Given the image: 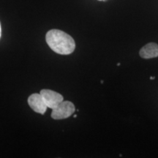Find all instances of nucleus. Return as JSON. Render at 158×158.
I'll use <instances>...</instances> for the list:
<instances>
[{"label":"nucleus","mask_w":158,"mask_h":158,"mask_svg":"<svg viewBox=\"0 0 158 158\" xmlns=\"http://www.w3.org/2000/svg\"><path fill=\"white\" fill-rule=\"evenodd\" d=\"M40 93L42 95L48 108L54 109L64 100V98L62 94L53 90L42 89Z\"/></svg>","instance_id":"obj_3"},{"label":"nucleus","mask_w":158,"mask_h":158,"mask_svg":"<svg viewBox=\"0 0 158 158\" xmlns=\"http://www.w3.org/2000/svg\"><path fill=\"white\" fill-rule=\"evenodd\" d=\"M98 1H106V0H98Z\"/></svg>","instance_id":"obj_8"},{"label":"nucleus","mask_w":158,"mask_h":158,"mask_svg":"<svg viewBox=\"0 0 158 158\" xmlns=\"http://www.w3.org/2000/svg\"><path fill=\"white\" fill-rule=\"evenodd\" d=\"M47 44L51 50L61 55H69L76 48V43L70 35L59 29H51L45 36Z\"/></svg>","instance_id":"obj_1"},{"label":"nucleus","mask_w":158,"mask_h":158,"mask_svg":"<svg viewBox=\"0 0 158 158\" xmlns=\"http://www.w3.org/2000/svg\"><path fill=\"white\" fill-rule=\"evenodd\" d=\"M28 104L34 111L40 114H44L48 108L40 93L31 94L28 98Z\"/></svg>","instance_id":"obj_4"},{"label":"nucleus","mask_w":158,"mask_h":158,"mask_svg":"<svg viewBox=\"0 0 158 158\" xmlns=\"http://www.w3.org/2000/svg\"><path fill=\"white\" fill-rule=\"evenodd\" d=\"M139 55L145 59H154L158 57V44L155 43H149L141 48Z\"/></svg>","instance_id":"obj_5"},{"label":"nucleus","mask_w":158,"mask_h":158,"mask_svg":"<svg viewBox=\"0 0 158 158\" xmlns=\"http://www.w3.org/2000/svg\"><path fill=\"white\" fill-rule=\"evenodd\" d=\"M2 35V28H1V23H0V38H1Z\"/></svg>","instance_id":"obj_6"},{"label":"nucleus","mask_w":158,"mask_h":158,"mask_svg":"<svg viewBox=\"0 0 158 158\" xmlns=\"http://www.w3.org/2000/svg\"><path fill=\"white\" fill-rule=\"evenodd\" d=\"M77 117V115H76V114H75V115H74V118H76Z\"/></svg>","instance_id":"obj_7"},{"label":"nucleus","mask_w":158,"mask_h":158,"mask_svg":"<svg viewBox=\"0 0 158 158\" xmlns=\"http://www.w3.org/2000/svg\"><path fill=\"white\" fill-rule=\"evenodd\" d=\"M76 108L74 104L70 101H63L59 104L56 108L52 109L51 117L54 119H64L74 114Z\"/></svg>","instance_id":"obj_2"}]
</instances>
